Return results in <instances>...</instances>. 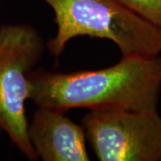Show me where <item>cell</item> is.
Masks as SVG:
<instances>
[{"instance_id":"6","label":"cell","mask_w":161,"mask_h":161,"mask_svg":"<svg viewBox=\"0 0 161 161\" xmlns=\"http://www.w3.org/2000/svg\"><path fill=\"white\" fill-rule=\"evenodd\" d=\"M141 17L161 29V0H122Z\"/></svg>"},{"instance_id":"3","label":"cell","mask_w":161,"mask_h":161,"mask_svg":"<svg viewBox=\"0 0 161 161\" xmlns=\"http://www.w3.org/2000/svg\"><path fill=\"white\" fill-rule=\"evenodd\" d=\"M46 48L43 37L31 24L0 25V129L30 161L39 158L28 135L30 75Z\"/></svg>"},{"instance_id":"5","label":"cell","mask_w":161,"mask_h":161,"mask_svg":"<svg viewBox=\"0 0 161 161\" xmlns=\"http://www.w3.org/2000/svg\"><path fill=\"white\" fill-rule=\"evenodd\" d=\"M66 112L38 107L29 122L28 135L43 161H89L86 132L65 115Z\"/></svg>"},{"instance_id":"1","label":"cell","mask_w":161,"mask_h":161,"mask_svg":"<svg viewBox=\"0 0 161 161\" xmlns=\"http://www.w3.org/2000/svg\"><path fill=\"white\" fill-rule=\"evenodd\" d=\"M161 55L121 58L108 67L68 73L36 67L30 75L29 100L37 107L67 112L75 108L158 109Z\"/></svg>"},{"instance_id":"4","label":"cell","mask_w":161,"mask_h":161,"mask_svg":"<svg viewBox=\"0 0 161 161\" xmlns=\"http://www.w3.org/2000/svg\"><path fill=\"white\" fill-rule=\"evenodd\" d=\"M81 125L98 160L161 161L158 109L89 110Z\"/></svg>"},{"instance_id":"2","label":"cell","mask_w":161,"mask_h":161,"mask_svg":"<svg viewBox=\"0 0 161 161\" xmlns=\"http://www.w3.org/2000/svg\"><path fill=\"white\" fill-rule=\"evenodd\" d=\"M53 10L56 35L46 43L58 62L70 40L90 37L112 41L122 58L161 55V29L122 0H42Z\"/></svg>"}]
</instances>
